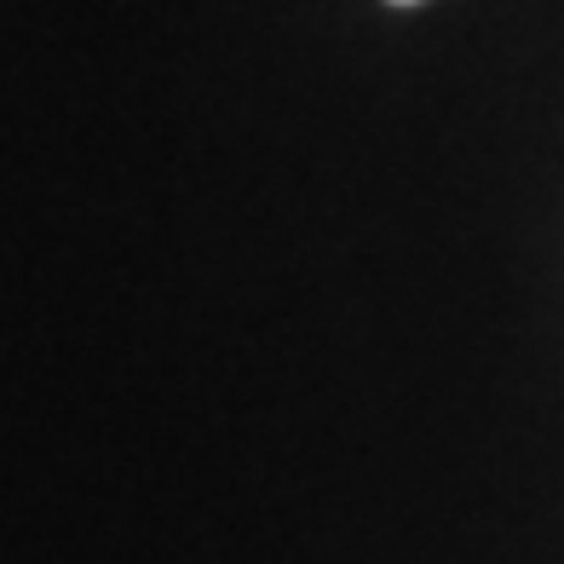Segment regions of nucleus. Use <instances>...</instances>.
Instances as JSON below:
<instances>
[{
  "instance_id": "1",
  "label": "nucleus",
  "mask_w": 564,
  "mask_h": 564,
  "mask_svg": "<svg viewBox=\"0 0 564 564\" xmlns=\"http://www.w3.org/2000/svg\"><path fill=\"white\" fill-rule=\"evenodd\" d=\"M392 7H415V0H392Z\"/></svg>"
}]
</instances>
